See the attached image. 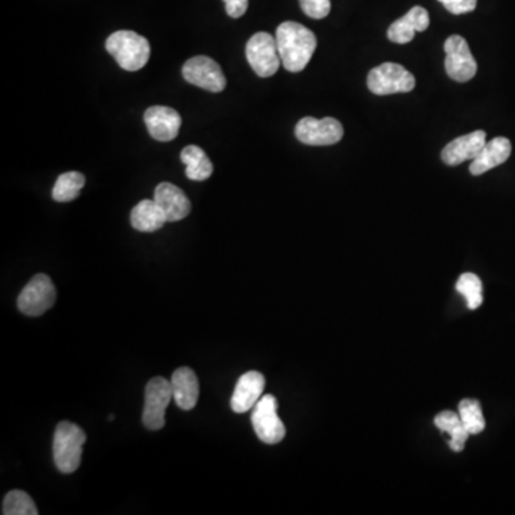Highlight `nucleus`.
I'll use <instances>...</instances> for the list:
<instances>
[{"label": "nucleus", "mask_w": 515, "mask_h": 515, "mask_svg": "<svg viewBox=\"0 0 515 515\" xmlns=\"http://www.w3.org/2000/svg\"><path fill=\"white\" fill-rule=\"evenodd\" d=\"M275 37L286 71L293 74L304 71L318 45L316 34L300 23L288 20L279 25Z\"/></svg>", "instance_id": "f257e3e1"}, {"label": "nucleus", "mask_w": 515, "mask_h": 515, "mask_svg": "<svg viewBox=\"0 0 515 515\" xmlns=\"http://www.w3.org/2000/svg\"><path fill=\"white\" fill-rule=\"evenodd\" d=\"M106 51L116 64L128 72L141 71L151 58V45L146 37L134 30H118L106 39Z\"/></svg>", "instance_id": "f03ea898"}, {"label": "nucleus", "mask_w": 515, "mask_h": 515, "mask_svg": "<svg viewBox=\"0 0 515 515\" xmlns=\"http://www.w3.org/2000/svg\"><path fill=\"white\" fill-rule=\"evenodd\" d=\"M85 442V431L81 426L69 421L58 424L53 437V458L62 474H72L78 470Z\"/></svg>", "instance_id": "7ed1b4c3"}, {"label": "nucleus", "mask_w": 515, "mask_h": 515, "mask_svg": "<svg viewBox=\"0 0 515 515\" xmlns=\"http://www.w3.org/2000/svg\"><path fill=\"white\" fill-rule=\"evenodd\" d=\"M368 88L378 97L408 93L416 88V78L402 65L386 62L368 74Z\"/></svg>", "instance_id": "20e7f679"}, {"label": "nucleus", "mask_w": 515, "mask_h": 515, "mask_svg": "<svg viewBox=\"0 0 515 515\" xmlns=\"http://www.w3.org/2000/svg\"><path fill=\"white\" fill-rule=\"evenodd\" d=\"M246 59L260 78H269L278 72L281 56L277 45V37L267 32H258L246 43Z\"/></svg>", "instance_id": "39448f33"}, {"label": "nucleus", "mask_w": 515, "mask_h": 515, "mask_svg": "<svg viewBox=\"0 0 515 515\" xmlns=\"http://www.w3.org/2000/svg\"><path fill=\"white\" fill-rule=\"evenodd\" d=\"M254 430L265 444H278L285 438V425L278 416V401L271 394L262 395L253 411Z\"/></svg>", "instance_id": "423d86ee"}, {"label": "nucleus", "mask_w": 515, "mask_h": 515, "mask_svg": "<svg viewBox=\"0 0 515 515\" xmlns=\"http://www.w3.org/2000/svg\"><path fill=\"white\" fill-rule=\"evenodd\" d=\"M56 290L48 275L37 274L18 298V308L27 316H41L55 305Z\"/></svg>", "instance_id": "0eeeda50"}, {"label": "nucleus", "mask_w": 515, "mask_h": 515, "mask_svg": "<svg viewBox=\"0 0 515 515\" xmlns=\"http://www.w3.org/2000/svg\"><path fill=\"white\" fill-rule=\"evenodd\" d=\"M445 71L456 82L471 81L479 69L477 60L471 53L468 42L460 35H452L444 43Z\"/></svg>", "instance_id": "6e6552de"}, {"label": "nucleus", "mask_w": 515, "mask_h": 515, "mask_svg": "<svg viewBox=\"0 0 515 515\" xmlns=\"http://www.w3.org/2000/svg\"><path fill=\"white\" fill-rule=\"evenodd\" d=\"M295 137L305 145H335L344 137V128L335 118L316 119L307 116L297 123Z\"/></svg>", "instance_id": "1a4fd4ad"}, {"label": "nucleus", "mask_w": 515, "mask_h": 515, "mask_svg": "<svg viewBox=\"0 0 515 515\" xmlns=\"http://www.w3.org/2000/svg\"><path fill=\"white\" fill-rule=\"evenodd\" d=\"M174 398L172 384L162 377H155L145 389V408L142 423L151 431H158L165 425V412Z\"/></svg>", "instance_id": "9d476101"}, {"label": "nucleus", "mask_w": 515, "mask_h": 515, "mask_svg": "<svg viewBox=\"0 0 515 515\" xmlns=\"http://www.w3.org/2000/svg\"><path fill=\"white\" fill-rule=\"evenodd\" d=\"M182 74L188 83L208 92L219 93L226 88L222 69L208 56H195L186 60Z\"/></svg>", "instance_id": "9b49d317"}, {"label": "nucleus", "mask_w": 515, "mask_h": 515, "mask_svg": "<svg viewBox=\"0 0 515 515\" xmlns=\"http://www.w3.org/2000/svg\"><path fill=\"white\" fill-rule=\"evenodd\" d=\"M146 128L155 141L171 142L178 137L182 118L169 106H151L144 115Z\"/></svg>", "instance_id": "f8f14e48"}, {"label": "nucleus", "mask_w": 515, "mask_h": 515, "mask_svg": "<svg viewBox=\"0 0 515 515\" xmlns=\"http://www.w3.org/2000/svg\"><path fill=\"white\" fill-rule=\"evenodd\" d=\"M153 199L160 205L168 222H178L185 219L192 208L190 198L186 197L185 192L169 182H162L156 186Z\"/></svg>", "instance_id": "ddd939ff"}, {"label": "nucleus", "mask_w": 515, "mask_h": 515, "mask_svg": "<svg viewBox=\"0 0 515 515\" xmlns=\"http://www.w3.org/2000/svg\"><path fill=\"white\" fill-rule=\"evenodd\" d=\"M265 388V377L258 371L245 372L238 379L234 395L230 398V408L237 414H244L255 407L256 402L262 398Z\"/></svg>", "instance_id": "4468645a"}, {"label": "nucleus", "mask_w": 515, "mask_h": 515, "mask_svg": "<svg viewBox=\"0 0 515 515\" xmlns=\"http://www.w3.org/2000/svg\"><path fill=\"white\" fill-rule=\"evenodd\" d=\"M487 144L484 130H475L471 134L456 137L442 149L441 160L449 167H456L468 160H474Z\"/></svg>", "instance_id": "2eb2a0df"}, {"label": "nucleus", "mask_w": 515, "mask_h": 515, "mask_svg": "<svg viewBox=\"0 0 515 515\" xmlns=\"http://www.w3.org/2000/svg\"><path fill=\"white\" fill-rule=\"evenodd\" d=\"M430 27V16L423 6H414L407 15L398 19L389 27L388 39L398 45H405L414 39L417 32H424Z\"/></svg>", "instance_id": "dca6fc26"}, {"label": "nucleus", "mask_w": 515, "mask_h": 515, "mask_svg": "<svg viewBox=\"0 0 515 515\" xmlns=\"http://www.w3.org/2000/svg\"><path fill=\"white\" fill-rule=\"evenodd\" d=\"M511 142L507 137H494L491 141H487L481 152L475 156L470 165L471 175L480 176L491 171L494 168L500 167L511 155Z\"/></svg>", "instance_id": "f3484780"}, {"label": "nucleus", "mask_w": 515, "mask_h": 515, "mask_svg": "<svg viewBox=\"0 0 515 515\" xmlns=\"http://www.w3.org/2000/svg\"><path fill=\"white\" fill-rule=\"evenodd\" d=\"M174 400L181 410L191 411L199 398V381L191 368H178L171 379Z\"/></svg>", "instance_id": "a211bd4d"}, {"label": "nucleus", "mask_w": 515, "mask_h": 515, "mask_svg": "<svg viewBox=\"0 0 515 515\" xmlns=\"http://www.w3.org/2000/svg\"><path fill=\"white\" fill-rule=\"evenodd\" d=\"M167 222V216L155 199L141 200L130 212V223L139 232H155Z\"/></svg>", "instance_id": "6ab92c4d"}, {"label": "nucleus", "mask_w": 515, "mask_h": 515, "mask_svg": "<svg viewBox=\"0 0 515 515\" xmlns=\"http://www.w3.org/2000/svg\"><path fill=\"white\" fill-rule=\"evenodd\" d=\"M181 160L182 163H185V174L191 181L202 182L211 178L214 165L204 149L199 146L190 145L183 148L181 152Z\"/></svg>", "instance_id": "aec40b11"}, {"label": "nucleus", "mask_w": 515, "mask_h": 515, "mask_svg": "<svg viewBox=\"0 0 515 515\" xmlns=\"http://www.w3.org/2000/svg\"><path fill=\"white\" fill-rule=\"evenodd\" d=\"M434 424L437 428L449 434V449L454 452H461L465 449L470 433L464 426L460 414L454 411H442L435 417Z\"/></svg>", "instance_id": "412c9836"}, {"label": "nucleus", "mask_w": 515, "mask_h": 515, "mask_svg": "<svg viewBox=\"0 0 515 515\" xmlns=\"http://www.w3.org/2000/svg\"><path fill=\"white\" fill-rule=\"evenodd\" d=\"M85 176L81 172H66L56 179L52 198L56 202H71L81 195L85 186Z\"/></svg>", "instance_id": "4be33fe9"}, {"label": "nucleus", "mask_w": 515, "mask_h": 515, "mask_svg": "<svg viewBox=\"0 0 515 515\" xmlns=\"http://www.w3.org/2000/svg\"><path fill=\"white\" fill-rule=\"evenodd\" d=\"M458 414L470 435L481 434L486 428V418L482 414L479 400H463L458 405Z\"/></svg>", "instance_id": "5701e85b"}, {"label": "nucleus", "mask_w": 515, "mask_h": 515, "mask_svg": "<svg viewBox=\"0 0 515 515\" xmlns=\"http://www.w3.org/2000/svg\"><path fill=\"white\" fill-rule=\"evenodd\" d=\"M2 514L4 515H37L36 504L30 497L29 494L20 489H13L6 494L2 505Z\"/></svg>", "instance_id": "b1692460"}, {"label": "nucleus", "mask_w": 515, "mask_h": 515, "mask_svg": "<svg viewBox=\"0 0 515 515\" xmlns=\"http://www.w3.org/2000/svg\"><path fill=\"white\" fill-rule=\"evenodd\" d=\"M456 291L467 300L470 309H477L482 304V282L472 272H465L456 281Z\"/></svg>", "instance_id": "393cba45"}, {"label": "nucleus", "mask_w": 515, "mask_h": 515, "mask_svg": "<svg viewBox=\"0 0 515 515\" xmlns=\"http://www.w3.org/2000/svg\"><path fill=\"white\" fill-rule=\"evenodd\" d=\"M300 9L312 19H324L330 15L331 0H300Z\"/></svg>", "instance_id": "a878e982"}, {"label": "nucleus", "mask_w": 515, "mask_h": 515, "mask_svg": "<svg viewBox=\"0 0 515 515\" xmlns=\"http://www.w3.org/2000/svg\"><path fill=\"white\" fill-rule=\"evenodd\" d=\"M452 15L470 13L477 8V0H438Z\"/></svg>", "instance_id": "bb28decb"}, {"label": "nucleus", "mask_w": 515, "mask_h": 515, "mask_svg": "<svg viewBox=\"0 0 515 515\" xmlns=\"http://www.w3.org/2000/svg\"><path fill=\"white\" fill-rule=\"evenodd\" d=\"M223 2H225L226 13L230 18H241L248 11L249 0H223Z\"/></svg>", "instance_id": "cd10ccee"}]
</instances>
